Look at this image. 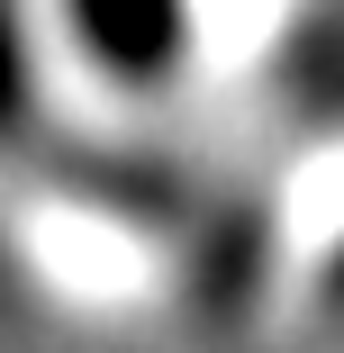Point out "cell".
<instances>
[{"mask_svg": "<svg viewBox=\"0 0 344 353\" xmlns=\"http://www.w3.org/2000/svg\"><path fill=\"white\" fill-rule=\"evenodd\" d=\"M54 190H73L127 227H181L190 218V172L172 154H136V145H54L45 154Z\"/></svg>", "mask_w": 344, "mask_h": 353, "instance_id": "cell-1", "label": "cell"}, {"mask_svg": "<svg viewBox=\"0 0 344 353\" xmlns=\"http://www.w3.org/2000/svg\"><path fill=\"white\" fill-rule=\"evenodd\" d=\"M63 10H73L82 54L127 91L172 82L190 54V0H63Z\"/></svg>", "mask_w": 344, "mask_h": 353, "instance_id": "cell-2", "label": "cell"}, {"mask_svg": "<svg viewBox=\"0 0 344 353\" xmlns=\"http://www.w3.org/2000/svg\"><path fill=\"white\" fill-rule=\"evenodd\" d=\"M263 272H272V218L254 199H227V208H209V218L190 227V308L209 326L254 317Z\"/></svg>", "mask_w": 344, "mask_h": 353, "instance_id": "cell-3", "label": "cell"}, {"mask_svg": "<svg viewBox=\"0 0 344 353\" xmlns=\"http://www.w3.org/2000/svg\"><path fill=\"white\" fill-rule=\"evenodd\" d=\"M290 91L317 118H344V19H308L290 46Z\"/></svg>", "mask_w": 344, "mask_h": 353, "instance_id": "cell-4", "label": "cell"}, {"mask_svg": "<svg viewBox=\"0 0 344 353\" xmlns=\"http://www.w3.org/2000/svg\"><path fill=\"white\" fill-rule=\"evenodd\" d=\"M28 100H37L28 28H19V10H10V0H0V136H19V127H28Z\"/></svg>", "mask_w": 344, "mask_h": 353, "instance_id": "cell-5", "label": "cell"}, {"mask_svg": "<svg viewBox=\"0 0 344 353\" xmlns=\"http://www.w3.org/2000/svg\"><path fill=\"white\" fill-rule=\"evenodd\" d=\"M317 308H335V317H344V245H335V254H326V272H317Z\"/></svg>", "mask_w": 344, "mask_h": 353, "instance_id": "cell-6", "label": "cell"}]
</instances>
